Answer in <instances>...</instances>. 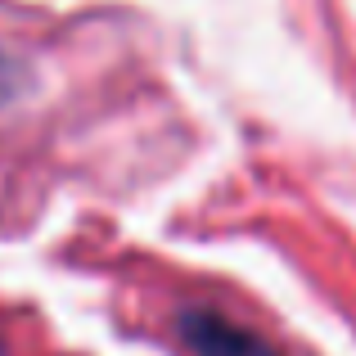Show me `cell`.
Returning a JSON list of instances; mask_svg holds the SVG:
<instances>
[{"label": "cell", "mask_w": 356, "mask_h": 356, "mask_svg": "<svg viewBox=\"0 0 356 356\" xmlns=\"http://www.w3.org/2000/svg\"><path fill=\"white\" fill-rule=\"evenodd\" d=\"M176 330H181L185 348L194 356H280L257 330L235 325L217 307H185L176 316Z\"/></svg>", "instance_id": "1"}]
</instances>
